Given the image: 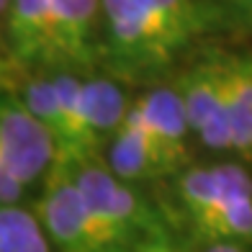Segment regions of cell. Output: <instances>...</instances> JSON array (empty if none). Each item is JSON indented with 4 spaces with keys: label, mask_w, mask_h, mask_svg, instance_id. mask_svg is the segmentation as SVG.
Here are the masks:
<instances>
[{
    "label": "cell",
    "mask_w": 252,
    "mask_h": 252,
    "mask_svg": "<svg viewBox=\"0 0 252 252\" xmlns=\"http://www.w3.org/2000/svg\"><path fill=\"white\" fill-rule=\"evenodd\" d=\"M203 252H245L237 242H211Z\"/></svg>",
    "instance_id": "obj_19"
},
{
    "label": "cell",
    "mask_w": 252,
    "mask_h": 252,
    "mask_svg": "<svg viewBox=\"0 0 252 252\" xmlns=\"http://www.w3.org/2000/svg\"><path fill=\"white\" fill-rule=\"evenodd\" d=\"M8 49L24 67H57L52 0H8Z\"/></svg>",
    "instance_id": "obj_7"
},
{
    "label": "cell",
    "mask_w": 252,
    "mask_h": 252,
    "mask_svg": "<svg viewBox=\"0 0 252 252\" xmlns=\"http://www.w3.org/2000/svg\"><path fill=\"white\" fill-rule=\"evenodd\" d=\"M221 100L232 131V150L252 157V57H226Z\"/></svg>",
    "instance_id": "obj_11"
},
{
    "label": "cell",
    "mask_w": 252,
    "mask_h": 252,
    "mask_svg": "<svg viewBox=\"0 0 252 252\" xmlns=\"http://www.w3.org/2000/svg\"><path fill=\"white\" fill-rule=\"evenodd\" d=\"M26 188L29 186H24V183L13 175V170L0 159V201L3 203H18L24 198Z\"/></svg>",
    "instance_id": "obj_17"
},
{
    "label": "cell",
    "mask_w": 252,
    "mask_h": 252,
    "mask_svg": "<svg viewBox=\"0 0 252 252\" xmlns=\"http://www.w3.org/2000/svg\"><path fill=\"white\" fill-rule=\"evenodd\" d=\"M36 219L49 242L62 252H100L85 198L75 180V167L70 162L54 159L44 173Z\"/></svg>",
    "instance_id": "obj_3"
},
{
    "label": "cell",
    "mask_w": 252,
    "mask_h": 252,
    "mask_svg": "<svg viewBox=\"0 0 252 252\" xmlns=\"http://www.w3.org/2000/svg\"><path fill=\"white\" fill-rule=\"evenodd\" d=\"M72 167L100 252H121L144 237L162 234L157 211L134 183L116 178L95 159Z\"/></svg>",
    "instance_id": "obj_1"
},
{
    "label": "cell",
    "mask_w": 252,
    "mask_h": 252,
    "mask_svg": "<svg viewBox=\"0 0 252 252\" xmlns=\"http://www.w3.org/2000/svg\"><path fill=\"white\" fill-rule=\"evenodd\" d=\"M108 170L126 183H144L167 175L162 157L147 134L134 103H129L121 126L108 139Z\"/></svg>",
    "instance_id": "obj_9"
},
{
    "label": "cell",
    "mask_w": 252,
    "mask_h": 252,
    "mask_svg": "<svg viewBox=\"0 0 252 252\" xmlns=\"http://www.w3.org/2000/svg\"><path fill=\"white\" fill-rule=\"evenodd\" d=\"M178 196L188 219L206 214L221 203L252 198V178L234 162L211 167H186L178 178Z\"/></svg>",
    "instance_id": "obj_8"
},
{
    "label": "cell",
    "mask_w": 252,
    "mask_h": 252,
    "mask_svg": "<svg viewBox=\"0 0 252 252\" xmlns=\"http://www.w3.org/2000/svg\"><path fill=\"white\" fill-rule=\"evenodd\" d=\"M190 229L201 242H237L252 239V198H239L221 203L216 209L190 219Z\"/></svg>",
    "instance_id": "obj_13"
},
{
    "label": "cell",
    "mask_w": 252,
    "mask_h": 252,
    "mask_svg": "<svg viewBox=\"0 0 252 252\" xmlns=\"http://www.w3.org/2000/svg\"><path fill=\"white\" fill-rule=\"evenodd\" d=\"M21 100L29 106V111L33 113V116L47 126V131L52 134L54 147H57V157H60L64 152V144H67V129H64L60 98H57L54 77H36V80H31V83L24 88Z\"/></svg>",
    "instance_id": "obj_15"
},
{
    "label": "cell",
    "mask_w": 252,
    "mask_h": 252,
    "mask_svg": "<svg viewBox=\"0 0 252 252\" xmlns=\"http://www.w3.org/2000/svg\"><path fill=\"white\" fill-rule=\"evenodd\" d=\"M232 3H234V0H232Z\"/></svg>",
    "instance_id": "obj_23"
},
{
    "label": "cell",
    "mask_w": 252,
    "mask_h": 252,
    "mask_svg": "<svg viewBox=\"0 0 252 252\" xmlns=\"http://www.w3.org/2000/svg\"><path fill=\"white\" fill-rule=\"evenodd\" d=\"M234 5L242 10V13H247V16H252V0H234Z\"/></svg>",
    "instance_id": "obj_21"
},
{
    "label": "cell",
    "mask_w": 252,
    "mask_h": 252,
    "mask_svg": "<svg viewBox=\"0 0 252 252\" xmlns=\"http://www.w3.org/2000/svg\"><path fill=\"white\" fill-rule=\"evenodd\" d=\"M221 80H224V60L198 62L178 77L175 90L183 100V111H186L190 131H198L224 106Z\"/></svg>",
    "instance_id": "obj_12"
},
{
    "label": "cell",
    "mask_w": 252,
    "mask_h": 252,
    "mask_svg": "<svg viewBox=\"0 0 252 252\" xmlns=\"http://www.w3.org/2000/svg\"><path fill=\"white\" fill-rule=\"evenodd\" d=\"M49 237L36 214L0 201V252H49Z\"/></svg>",
    "instance_id": "obj_14"
},
{
    "label": "cell",
    "mask_w": 252,
    "mask_h": 252,
    "mask_svg": "<svg viewBox=\"0 0 252 252\" xmlns=\"http://www.w3.org/2000/svg\"><path fill=\"white\" fill-rule=\"evenodd\" d=\"M5 5H8V0H0V13H5Z\"/></svg>",
    "instance_id": "obj_22"
},
{
    "label": "cell",
    "mask_w": 252,
    "mask_h": 252,
    "mask_svg": "<svg viewBox=\"0 0 252 252\" xmlns=\"http://www.w3.org/2000/svg\"><path fill=\"white\" fill-rule=\"evenodd\" d=\"M100 29L111 64L126 77H152L178 54L155 0H100Z\"/></svg>",
    "instance_id": "obj_2"
},
{
    "label": "cell",
    "mask_w": 252,
    "mask_h": 252,
    "mask_svg": "<svg viewBox=\"0 0 252 252\" xmlns=\"http://www.w3.org/2000/svg\"><path fill=\"white\" fill-rule=\"evenodd\" d=\"M121 252H150V237L139 239V242H134L131 247H126V250H121Z\"/></svg>",
    "instance_id": "obj_20"
},
{
    "label": "cell",
    "mask_w": 252,
    "mask_h": 252,
    "mask_svg": "<svg viewBox=\"0 0 252 252\" xmlns=\"http://www.w3.org/2000/svg\"><path fill=\"white\" fill-rule=\"evenodd\" d=\"M155 5L159 16H162L165 29L178 47V52L188 47L209 26V16H206L201 0H155Z\"/></svg>",
    "instance_id": "obj_16"
},
{
    "label": "cell",
    "mask_w": 252,
    "mask_h": 252,
    "mask_svg": "<svg viewBox=\"0 0 252 252\" xmlns=\"http://www.w3.org/2000/svg\"><path fill=\"white\" fill-rule=\"evenodd\" d=\"M80 106H83V129L88 152L98 159V152L124 121V113L129 108L124 90L108 77H88L80 85Z\"/></svg>",
    "instance_id": "obj_10"
},
{
    "label": "cell",
    "mask_w": 252,
    "mask_h": 252,
    "mask_svg": "<svg viewBox=\"0 0 252 252\" xmlns=\"http://www.w3.org/2000/svg\"><path fill=\"white\" fill-rule=\"evenodd\" d=\"M136 111L142 116V124L150 139L155 142L159 157L165 162L167 175H175L190 165L188 150V119L183 111V100L173 88H155L144 93L139 100H134Z\"/></svg>",
    "instance_id": "obj_6"
},
{
    "label": "cell",
    "mask_w": 252,
    "mask_h": 252,
    "mask_svg": "<svg viewBox=\"0 0 252 252\" xmlns=\"http://www.w3.org/2000/svg\"><path fill=\"white\" fill-rule=\"evenodd\" d=\"M57 157L52 134L47 131L29 106L10 93H0V159L13 170V175L33 186Z\"/></svg>",
    "instance_id": "obj_4"
},
{
    "label": "cell",
    "mask_w": 252,
    "mask_h": 252,
    "mask_svg": "<svg viewBox=\"0 0 252 252\" xmlns=\"http://www.w3.org/2000/svg\"><path fill=\"white\" fill-rule=\"evenodd\" d=\"M150 250H152V252H178V250H175V245L165 237V232H162V234H152V237H150Z\"/></svg>",
    "instance_id": "obj_18"
},
{
    "label": "cell",
    "mask_w": 252,
    "mask_h": 252,
    "mask_svg": "<svg viewBox=\"0 0 252 252\" xmlns=\"http://www.w3.org/2000/svg\"><path fill=\"white\" fill-rule=\"evenodd\" d=\"M57 67L90 72L100 54V0H52Z\"/></svg>",
    "instance_id": "obj_5"
}]
</instances>
